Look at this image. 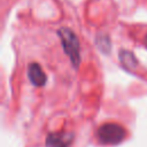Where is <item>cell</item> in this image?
<instances>
[{
  "label": "cell",
  "mask_w": 147,
  "mask_h": 147,
  "mask_svg": "<svg viewBox=\"0 0 147 147\" xmlns=\"http://www.w3.org/2000/svg\"><path fill=\"white\" fill-rule=\"evenodd\" d=\"M57 34L61 40L63 51L69 56L72 64H75V67H78L80 62V56H79V41L76 34L68 28L59 29Z\"/></svg>",
  "instance_id": "obj_1"
},
{
  "label": "cell",
  "mask_w": 147,
  "mask_h": 147,
  "mask_svg": "<svg viewBox=\"0 0 147 147\" xmlns=\"http://www.w3.org/2000/svg\"><path fill=\"white\" fill-rule=\"evenodd\" d=\"M98 139L103 145H117L126 136L125 129L117 123H105L98 129Z\"/></svg>",
  "instance_id": "obj_2"
},
{
  "label": "cell",
  "mask_w": 147,
  "mask_h": 147,
  "mask_svg": "<svg viewBox=\"0 0 147 147\" xmlns=\"http://www.w3.org/2000/svg\"><path fill=\"white\" fill-rule=\"evenodd\" d=\"M74 139V134L70 132L61 131L49 133L46 138L47 147H68Z\"/></svg>",
  "instance_id": "obj_3"
},
{
  "label": "cell",
  "mask_w": 147,
  "mask_h": 147,
  "mask_svg": "<svg viewBox=\"0 0 147 147\" xmlns=\"http://www.w3.org/2000/svg\"><path fill=\"white\" fill-rule=\"evenodd\" d=\"M28 76L34 86H44L46 84V75L38 63H31L28 68Z\"/></svg>",
  "instance_id": "obj_4"
},
{
  "label": "cell",
  "mask_w": 147,
  "mask_h": 147,
  "mask_svg": "<svg viewBox=\"0 0 147 147\" xmlns=\"http://www.w3.org/2000/svg\"><path fill=\"white\" fill-rule=\"evenodd\" d=\"M138 2H139V3H141V5H144V6H146V7H147V0H138Z\"/></svg>",
  "instance_id": "obj_5"
}]
</instances>
